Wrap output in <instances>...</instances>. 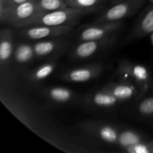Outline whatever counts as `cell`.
I'll use <instances>...</instances> for the list:
<instances>
[{
	"instance_id": "1",
	"label": "cell",
	"mask_w": 153,
	"mask_h": 153,
	"mask_svg": "<svg viewBox=\"0 0 153 153\" xmlns=\"http://www.w3.org/2000/svg\"><path fill=\"white\" fill-rule=\"evenodd\" d=\"M40 16L37 7V0H28L10 8L0 5L1 22L16 28H23L30 26Z\"/></svg>"
},
{
	"instance_id": "2",
	"label": "cell",
	"mask_w": 153,
	"mask_h": 153,
	"mask_svg": "<svg viewBox=\"0 0 153 153\" xmlns=\"http://www.w3.org/2000/svg\"><path fill=\"white\" fill-rule=\"evenodd\" d=\"M118 73L123 81L137 86L139 90L137 100L141 99L150 88L152 83L150 72L142 64L123 61L120 64Z\"/></svg>"
},
{
	"instance_id": "3",
	"label": "cell",
	"mask_w": 153,
	"mask_h": 153,
	"mask_svg": "<svg viewBox=\"0 0 153 153\" xmlns=\"http://www.w3.org/2000/svg\"><path fill=\"white\" fill-rule=\"evenodd\" d=\"M94 10L76 8L73 7H67L60 10H54L43 14L36 19L31 25H45L51 26L59 25H73L77 23L79 18ZM30 25V26H31Z\"/></svg>"
},
{
	"instance_id": "4",
	"label": "cell",
	"mask_w": 153,
	"mask_h": 153,
	"mask_svg": "<svg viewBox=\"0 0 153 153\" xmlns=\"http://www.w3.org/2000/svg\"><path fill=\"white\" fill-rule=\"evenodd\" d=\"M146 1L147 0H124L117 3L105 11L96 20V23L122 21L124 18L135 13Z\"/></svg>"
},
{
	"instance_id": "5",
	"label": "cell",
	"mask_w": 153,
	"mask_h": 153,
	"mask_svg": "<svg viewBox=\"0 0 153 153\" xmlns=\"http://www.w3.org/2000/svg\"><path fill=\"white\" fill-rule=\"evenodd\" d=\"M117 35L116 32L99 40H91L82 41L78 45L73 52V58L76 59H85L91 57L106 48L111 46L116 42Z\"/></svg>"
},
{
	"instance_id": "6",
	"label": "cell",
	"mask_w": 153,
	"mask_h": 153,
	"mask_svg": "<svg viewBox=\"0 0 153 153\" xmlns=\"http://www.w3.org/2000/svg\"><path fill=\"white\" fill-rule=\"evenodd\" d=\"M72 31V25L51 26L45 25H34L25 27L21 31L22 37L29 40H39L52 37H58L67 34Z\"/></svg>"
},
{
	"instance_id": "7",
	"label": "cell",
	"mask_w": 153,
	"mask_h": 153,
	"mask_svg": "<svg viewBox=\"0 0 153 153\" xmlns=\"http://www.w3.org/2000/svg\"><path fill=\"white\" fill-rule=\"evenodd\" d=\"M122 25V21L115 22H105L95 23L94 25H89L82 29L79 34V41L85 40H99L104 38L110 34L115 33Z\"/></svg>"
},
{
	"instance_id": "8",
	"label": "cell",
	"mask_w": 153,
	"mask_h": 153,
	"mask_svg": "<svg viewBox=\"0 0 153 153\" xmlns=\"http://www.w3.org/2000/svg\"><path fill=\"white\" fill-rule=\"evenodd\" d=\"M14 49L13 32L10 28H2L0 33V64L1 74L7 70L13 57Z\"/></svg>"
},
{
	"instance_id": "9",
	"label": "cell",
	"mask_w": 153,
	"mask_h": 153,
	"mask_svg": "<svg viewBox=\"0 0 153 153\" xmlns=\"http://www.w3.org/2000/svg\"><path fill=\"white\" fill-rule=\"evenodd\" d=\"M103 70L101 64L75 68L62 75L61 79L70 82H86L99 76Z\"/></svg>"
},
{
	"instance_id": "10",
	"label": "cell",
	"mask_w": 153,
	"mask_h": 153,
	"mask_svg": "<svg viewBox=\"0 0 153 153\" xmlns=\"http://www.w3.org/2000/svg\"><path fill=\"white\" fill-rule=\"evenodd\" d=\"M85 131L107 143L117 144L119 131L115 127L107 124L88 123L83 126Z\"/></svg>"
},
{
	"instance_id": "11",
	"label": "cell",
	"mask_w": 153,
	"mask_h": 153,
	"mask_svg": "<svg viewBox=\"0 0 153 153\" xmlns=\"http://www.w3.org/2000/svg\"><path fill=\"white\" fill-rule=\"evenodd\" d=\"M104 88L110 91L121 102L128 100L133 97H136L137 100L139 95V90L137 86L125 81L120 83L108 84Z\"/></svg>"
},
{
	"instance_id": "12",
	"label": "cell",
	"mask_w": 153,
	"mask_h": 153,
	"mask_svg": "<svg viewBox=\"0 0 153 153\" xmlns=\"http://www.w3.org/2000/svg\"><path fill=\"white\" fill-rule=\"evenodd\" d=\"M68 45L66 40H46L33 44L34 55L38 58H44L55 54L66 48Z\"/></svg>"
},
{
	"instance_id": "13",
	"label": "cell",
	"mask_w": 153,
	"mask_h": 153,
	"mask_svg": "<svg viewBox=\"0 0 153 153\" xmlns=\"http://www.w3.org/2000/svg\"><path fill=\"white\" fill-rule=\"evenodd\" d=\"M153 32V4L149 6L140 19L137 22L132 31L131 37L135 39L141 38L150 35Z\"/></svg>"
},
{
	"instance_id": "14",
	"label": "cell",
	"mask_w": 153,
	"mask_h": 153,
	"mask_svg": "<svg viewBox=\"0 0 153 153\" xmlns=\"http://www.w3.org/2000/svg\"><path fill=\"white\" fill-rule=\"evenodd\" d=\"M88 101L94 106L100 108H110L120 102V100L115 97L110 91L103 88L91 96Z\"/></svg>"
},
{
	"instance_id": "15",
	"label": "cell",
	"mask_w": 153,
	"mask_h": 153,
	"mask_svg": "<svg viewBox=\"0 0 153 153\" xmlns=\"http://www.w3.org/2000/svg\"><path fill=\"white\" fill-rule=\"evenodd\" d=\"M43 94L55 102L66 103L72 101L75 97V93L63 87H52L44 90Z\"/></svg>"
},
{
	"instance_id": "16",
	"label": "cell",
	"mask_w": 153,
	"mask_h": 153,
	"mask_svg": "<svg viewBox=\"0 0 153 153\" xmlns=\"http://www.w3.org/2000/svg\"><path fill=\"white\" fill-rule=\"evenodd\" d=\"M35 56L33 45L29 43H19L15 46L13 60L17 64H25L30 62Z\"/></svg>"
},
{
	"instance_id": "17",
	"label": "cell",
	"mask_w": 153,
	"mask_h": 153,
	"mask_svg": "<svg viewBox=\"0 0 153 153\" xmlns=\"http://www.w3.org/2000/svg\"><path fill=\"white\" fill-rule=\"evenodd\" d=\"M57 66V61H50V62L46 63L43 65L40 66L28 73L27 78L29 81L33 82H40L49 77L55 70V67Z\"/></svg>"
},
{
	"instance_id": "18",
	"label": "cell",
	"mask_w": 153,
	"mask_h": 153,
	"mask_svg": "<svg viewBox=\"0 0 153 153\" xmlns=\"http://www.w3.org/2000/svg\"><path fill=\"white\" fill-rule=\"evenodd\" d=\"M140 142H142V138L137 133L131 130L126 129L119 132L117 144L125 149Z\"/></svg>"
},
{
	"instance_id": "19",
	"label": "cell",
	"mask_w": 153,
	"mask_h": 153,
	"mask_svg": "<svg viewBox=\"0 0 153 153\" xmlns=\"http://www.w3.org/2000/svg\"><path fill=\"white\" fill-rule=\"evenodd\" d=\"M65 0H37V7L40 15L67 7Z\"/></svg>"
},
{
	"instance_id": "20",
	"label": "cell",
	"mask_w": 153,
	"mask_h": 153,
	"mask_svg": "<svg viewBox=\"0 0 153 153\" xmlns=\"http://www.w3.org/2000/svg\"><path fill=\"white\" fill-rule=\"evenodd\" d=\"M104 0H65L67 6L85 10H95L96 7Z\"/></svg>"
},
{
	"instance_id": "21",
	"label": "cell",
	"mask_w": 153,
	"mask_h": 153,
	"mask_svg": "<svg viewBox=\"0 0 153 153\" xmlns=\"http://www.w3.org/2000/svg\"><path fill=\"white\" fill-rule=\"evenodd\" d=\"M139 113L144 116L153 115V97H147L140 101L137 106Z\"/></svg>"
},
{
	"instance_id": "22",
	"label": "cell",
	"mask_w": 153,
	"mask_h": 153,
	"mask_svg": "<svg viewBox=\"0 0 153 153\" xmlns=\"http://www.w3.org/2000/svg\"><path fill=\"white\" fill-rule=\"evenodd\" d=\"M126 152L129 153H151L150 142H140L125 148Z\"/></svg>"
},
{
	"instance_id": "23",
	"label": "cell",
	"mask_w": 153,
	"mask_h": 153,
	"mask_svg": "<svg viewBox=\"0 0 153 153\" xmlns=\"http://www.w3.org/2000/svg\"><path fill=\"white\" fill-rule=\"evenodd\" d=\"M27 1L28 0H7V1L0 0V5L4 6L6 8H10V7H13Z\"/></svg>"
},
{
	"instance_id": "24",
	"label": "cell",
	"mask_w": 153,
	"mask_h": 153,
	"mask_svg": "<svg viewBox=\"0 0 153 153\" xmlns=\"http://www.w3.org/2000/svg\"><path fill=\"white\" fill-rule=\"evenodd\" d=\"M151 144V153H153V141H150Z\"/></svg>"
},
{
	"instance_id": "25",
	"label": "cell",
	"mask_w": 153,
	"mask_h": 153,
	"mask_svg": "<svg viewBox=\"0 0 153 153\" xmlns=\"http://www.w3.org/2000/svg\"><path fill=\"white\" fill-rule=\"evenodd\" d=\"M150 38H151V42H152V46H153V32L150 34Z\"/></svg>"
},
{
	"instance_id": "26",
	"label": "cell",
	"mask_w": 153,
	"mask_h": 153,
	"mask_svg": "<svg viewBox=\"0 0 153 153\" xmlns=\"http://www.w3.org/2000/svg\"><path fill=\"white\" fill-rule=\"evenodd\" d=\"M2 1H7V0H2Z\"/></svg>"
}]
</instances>
